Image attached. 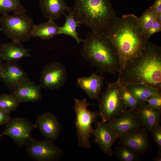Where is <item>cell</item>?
Here are the masks:
<instances>
[{
	"mask_svg": "<svg viewBox=\"0 0 161 161\" xmlns=\"http://www.w3.org/2000/svg\"><path fill=\"white\" fill-rule=\"evenodd\" d=\"M138 19L133 14L116 17L111 25L103 33L117 51L120 69L139 55L149 42L140 31Z\"/></svg>",
	"mask_w": 161,
	"mask_h": 161,
	"instance_id": "6da1fadb",
	"label": "cell"
},
{
	"mask_svg": "<svg viewBox=\"0 0 161 161\" xmlns=\"http://www.w3.org/2000/svg\"><path fill=\"white\" fill-rule=\"evenodd\" d=\"M117 80L123 86L146 84L161 90V48L148 42L141 53L120 70Z\"/></svg>",
	"mask_w": 161,
	"mask_h": 161,
	"instance_id": "7a4b0ae2",
	"label": "cell"
},
{
	"mask_svg": "<svg viewBox=\"0 0 161 161\" xmlns=\"http://www.w3.org/2000/svg\"><path fill=\"white\" fill-rule=\"evenodd\" d=\"M80 50L83 58L99 72L116 74L120 69L117 51L110 40L103 33L88 32Z\"/></svg>",
	"mask_w": 161,
	"mask_h": 161,
	"instance_id": "3957f363",
	"label": "cell"
},
{
	"mask_svg": "<svg viewBox=\"0 0 161 161\" xmlns=\"http://www.w3.org/2000/svg\"><path fill=\"white\" fill-rule=\"evenodd\" d=\"M72 12L80 24L102 33L116 17L110 0H75Z\"/></svg>",
	"mask_w": 161,
	"mask_h": 161,
	"instance_id": "277c9868",
	"label": "cell"
},
{
	"mask_svg": "<svg viewBox=\"0 0 161 161\" xmlns=\"http://www.w3.org/2000/svg\"><path fill=\"white\" fill-rule=\"evenodd\" d=\"M106 83V88L98 99V114L102 121L108 123L126 112L128 107L122 98L123 85L119 81Z\"/></svg>",
	"mask_w": 161,
	"mask_h": 161,
	"instance_id": "5b68a950",
	"label": "cell"
},
{
	"mask_svg": "<svg viewBox=\"0 0 161 161\" xmlns=\"http://www.w3.org/2000/svg\"><path fill=\"white\" fill-rule=\"evenodd\" d=\"M74 100L73 109L76 114L75 125L78 145L80 147L89 149L91 146L89 139L93 135L94 130L92 125L96 121L98 112L88 109V106L93 104L89 103L86 98H75Z\"/></svg>",
	"mask_w": 161,
	"mask_h": 161,
	"instance_id": "8992f818",
	"label": "cell"
},
{
	"mask_svg": "<svg viewBox=\"0 0 161 161\" xmlns=\"http://www.w3.org/2000/svg\"><path fill=\"white\" fill-rule=\"evenodd\" d=\"M1 30L12 41L27 42L32 37V32L35 25L33 19L25 13L2 14L0 16Z\"/></svg>",
	"mask_w": 161,
	"mask_h": 161,
	"instance_id": "52a82bcc",
	"label": "cell"
},
{
	"mask_svg": "<svg viewBox=\"0 0 161 161\" xmlns=\"http://www.w3.org/2000/svg\"><path fill=\"white\" fill-rule=\"evenodd\" d=\"M25 145L27 153L37 161H57L63 155V150L54 142L46 139L41 140L32 137Z\"/></svg>",
	"mask_w": 161,
	"mask_h": 161,
	"instance_id": "ba28073f",
	"label": "cell"
},
{
	"mask_svg": "<svg viewBox=\"0 0 161 161\" xmlns=\"http://www.w3.org/2000/svg\"><path fill=\"white\" fill-rule=\"evenodd\" d=\"M5 125V128L0 137H10L20 147L26 145L32 137V130L36 128L35 124L20 117L11 118Z\"/></svg>",
	"mask_w": 161,
	"mask_h": 161,
	"instance_id": "9c48e42d",
	"label": "cell"
},
{
	"mask_svg": "<svg viewBox=\"0 0 161 161\" xmlns=\"http://www.w3.org/2000/svg\"><path fill=\"white\" fill-rule=\"evenodd\" d=\"M67 72L65 67L58 62L47 64L42 69L39 78L40 85L46 89H59L65 83Z\"/></svg>",
	"mask_w": 161,
	"mask_h": 161,
	"instance_id": "30bf717a",
	"label": "cell"
},
{
	"mask_svg": "<svg viewBox=\"0 0 161 161\" xmlns=\"http://www.w3.org/2000/svg\"><path fill=\"white\" fill-rule=\"evenodd\" d=\"M119 142L126 145L140 154H143L150 146L147 130L140 127L119 135Z\"/></svg>",
	"mask_w": 161,
	"mask_h": 161,
	"instance_id": "8fae6325",
	"label": "cell"
},
{
	"mask_svg": "<svg viewBox=\"0 0 161 161\" xmlns=\"http://www.w3.org/2000/svg\"><path fill=\"white\" fill-rule=\"evenodd\" d=\"M95 123L96 128L93 134L95 142L104 153L109 156H112V146L119 135L107 123L102 120L96 121Z\"/></svg>",
	"mask_w": 161,
	"mask_h": 161,
	"instance_id": "7c38bea8",
	"label": "cell"
},
{
	"mask_svg": "<svg viewBox=\"0 0 161 161\" xmlns=\"http://www.w3.org/2000/svg\"><path fill=\"white\" fill-rule=\"evenodd\" d=\"M35 125L45 139L54 142L58 138L62 125L52 112H47L38 115Z\"/></svg>",
	"mask_w": 161,
	"mask_h": 161,
	"instance_id": "4fadbf2b",
	"label": "cell"
},
{
	"mask_svg": "<svg viewBox=\"0 0 161 161\" xmlns=\"http://www.w3.org/2000/svg\"><path fill=\"white\" fill-rule=\"evenodd\" d=\"M41 87L28 78L12 90V94L20 103L36 102L42 99Z\"/></svg>",
	"mask_w": 161,
	"mask_h": 161,
	"instance_id": "5bb4252c",
	"label": "cell"
},
{
	"mask_svg": "<svg viewBox=\"0 0 161 161\" xmlns=\"http://www.w3.org/2000/svg\"><path fill=\"white\" fill-rule=\"evenodd\" d=\"M107 123L119 135L142 126L135 110L130 109Z\"/></svg>",
	"mask_w": 161,
	"mask_h": 161,
	"instance_id": "9a60e30c",
	"label": "cell"
},
{
	"mask_svg": "<svg viewBox=\"0 0 161 161\" xmlns=\"http://www.w3.org/2000/svg\"><path fill=\"white\" fill-rule=\"evenodd\" d=\"M28 78L27 73L16 63L6 61L3 64L0 79L12 90Z\"/></svg>",
	"mask_w": 161,
	"mask_h": 161,
	"instance_id": "2e32d148",
	"label": "cell"
},
{
	"mask_svg": "<svg viewBox=\"0 0 161 161\" xmlns=\"http://www.w3.org/2000/svg\"><path fill=\"white\" fill-rule=\"evenodd\" d=\"M104 78L96 73L89 77L78 78L76 80L78 86L82 89L90 98L98 100L103 84Z\"/></svg>",
	"mask_w": 161,
	"mask_h": 161,
	"instance_id": "e0dca14e",
	"label": "cell"
},
{
	"mask_svg": "<svg viewBox=\"0 0 161 161\" xmlns=\"http://www.w3.org/2000/svg\"><path fill=\"white\" fill-rule=\"evenodd\" d=\"M30 50L19 42L12 41L2 43L0 44V58L2 61L16 63L24 58L30 57Z\"/></svg>",
	"mask_w": 161,
	"mask_h": 161,
	"instance_id": "ac0fdd59",
	"label": "cell"
},
{
	"mask_svg": "<svg viewBox=\"0 0 161 161\" xmlns=\"http://www.w3.org/2000/svg\"><path fill=\"white\" fill-rule=\"evenodd\" d=\"M39 6L42 13L48 20L54 21L59 19L72 8L67 6L64 0H40Z\"/></svg>",
	"mask_w": 161,
	"mask_h": 161,
	"instance_id": "d6986e66",
	"label": "cell"
},
{
	"mask_svg": "<svg viewBox=\"0 0 161 161\" xmlns=\"http://www.w3.org/2000/svg\"><path fill=\"white\" fill-rule=\"evenodd\" d=\"M142 126L151 132L155 126L159 124L161 120V110L154 108L147 104L140 106L135 110Z\"/></svg>",
	"mask_w": 161,
	"mask_h": 161,
	"instance_id": "ffe728a7",
	"label": "cell"
},
{
	"mask_svg": "<svg viewBox=\"0 0 161 161\" xmlns=\"http://www.w3.org/2000/svg\"><path fill=\"white\" fill-rule=\"evenodd\" d=\"M123 86L135 97L139 107L146 104L151 96L161 94V90L144 83H130Z\"/></svg>",
	"mask_w": 161,
	"mask_h": 161,
	"instance_id": "44dd1931",
	"label": "cell"
},
{
	"mask_svg": "<svg viewBox=\"0 0 161 161\" xmlns=\"http://www.w3.org/2000/svg\"><path fill=\"white\" fill-rule=\"evenodd\" d=\"M59 26L55 21L49 20L47 22L35 25L32 32V37L49 40L59 35Z\"/></svg>",
	"mask_w": 161,
	"mask_h": 161,
	"instance_id": "7402d4cb",
	"label": "cell"
},
{
	"mask_svg": "<svg viewBox=\"0 0 161 161\" xmlns=\"http://www.w3.org/2000/svg\"><path fill=\"white\" fill-rule=\"evenodd\" d=\"M65 14V21L64 24L59 27V34H64L70 36L74 38L78 44L83 42V40L79 38V33L77 31V27L80 24L76 20L72 12V9Z\"/></svg>",
	"mask_w": 161,
	"mask_h": 161,
	"instance_id": "603a6c76",
	"label": "cell"
},
{
	"mask_svg": "<svg viewBox=\"0 0 161 161\" xmlns=\"http://www.w3.org/2000/svg\"><path fill=\"white\" fill-rule=\"evenodd\" d=\"M26 11L20 0H0V14L21 13Z\"/></svg>",
	"mask_w": 161,
	"mask_h": 161,
	"instance_id": "cb8c5ba5",
	"label": "cell"
},
{
	"mask_svg": "<svg viewBox=\"0 0 161 161\" xmlns=\"http://www.w3.org/2000/svg\"><path fill=\"white\" fill-rule=\"evenodd\" d=\"M114 153L121 161H136L140 159V154L129 147L123 145L116 146Z\"/></svg>",
	"mask_w": 161,
	"mask_h": 161,
	"instance_id": "d4e9b609",
	"label": "cell"
},
{
	"mask_svg": "<svg viewBox=\"0 0 161 161\" xmlns=\"http://www.w3.org/2000/svg\"><path fill=\"white\" fill-rule=\"evenodd\" d=\"M156 16L157 15L150 7L147 9L141 16L138 18L139 27L140 32L144 36L153 22L156 20Z\"/></svg>",
	"mask_w": 161,
	"mask_h": 161,
	"instance_id": "484cf974",
	"label": "cell"
},
{
	"mask_svg": "<svg viewBox=\"0 0 161 161\" xmlns=\"http://www.w3.org/2000/svg\"><path fill=\"white\" fill-rule=\"evenodd\" d=\"M20 103L12 94L4 93L0 95V109L10 112L15 111Z\"/></svg>",
	"mask_w": 161,
	"mask_h": 161,
	"instance_id": "4316f807",
	"label": "cell"
},
{
	"mask_svg": "<svg viewBox=\"0 0 161 161\" xmlns=\"http://www.w3.org/2000/svg\"><path fill=\"white\" fill-rule=\"evenodd\" d=\"M122 96L125 104L129 109L135 110L138 108V102L135 97L123 86Z\"/></svg>",
	"mask_w": 161,
	"mask_h": 161,
	"instance_id": "83f0119b",
	"label": "cell"
},
{
	"mask_svg": "<svg viewBox=\"0 0 161 161\" xmlns=\"http://www.w3.org/2000/svg\"><path fill=\"white\" fill-rule=\"evenodd\" d=\"M153 139L158 148V154L161 155V127L160 124L156 125L151 131Z\"/></svg>",
	"mask_w": 161,
	"mask_h": 161,
	"instance_id": "f1b7e54d",
	"label": "cell"
},
{
	"mask_svg": "<svg viewBox=\"0 0 161 161\" xmlns=\"http://www.w3.org/2000/svg\"><path fill=\"white\" fill-rule=\"evenodd\" d=\"M161 23L155 20L147 31L144 35L145 38L147 41L154 34L161 32Z\"/></svg>",
	"mask_w": 161,
	"mask_h": 161,
	"instance_id": "f546056e",
	"label": "cell"
},
{
	"mask_svg": "<svg viewBox=\"0 0 161 161\" xmlns=\"http://www.w3.org/2000/svg\"><path fill=\"white\" fill-rule=\"evenodd\" d=\"M147 104L154 108L161 110V94L151 96L148 100Z\"/></svg>",
	"mask_w": 161,
	"mask_h": 161,
	"instance_id": "4dcf8cb0",
	"label": "cell"
},
{
	"mask_svg": "<svg viewBox=\"0 0 161 161\" xmlns=\"http://www.w3.org/2000/svg\"><path fill=\"white\" fill-rule=\"evenodd\" d=\"M10 112L0 109V126L5 124L11 118Z\"/></svg>",
	"mask_w": 161,
	"mask_h": 161,
	"instance_id": "1f68e13d",
	"label": "cell"
},
{
	"mask_svg": "<svg viewBox=\"0 0 161 161\" xmlns=\"http://www.w3.org/2000/svg\"><path fill=\"white\" fill-rule=\"evenodd\" d=\"M151 7L157 15L161 13V0H155Z\"/></svg>",
	"mask_w": 161,
	"mask_h": 161,
	"instance_id": "d6a6232c",
	"label": "cell"
},
{
	"mask_svg": "<svg viewBox=\"0 0 161 161\" xmlns=\"http://www.w3.org/2000/svg\"><path fill=\"white\" fill-rule=\"evenodd\" d=\"M156 20L157 21L161 23V13L157 15Z\"/></svg>",
	"mask_w": 161,
	"mask_h": 161,
	"instance_id": "836d02e7",
	"label": "cell"
},
{
	"mask_svg": "<svg viewBox=\"0 0 161 161\" xmlns=\"http://www.w3.org/2000/svg\"><path fill=\"white\" fill-rule=\"evenodd\" d=\"M153 160L154 161H161V155H158V156L154 157L153 159Z\"/></svg>",
	"mask_w": 161,
	"mask_h": 161,
	"instance_id": "e575fe53",
	"label": "cell"
},
{
	"mask_svg": "<svg viewBox=\"0 0 161 161\" xmlns=\"http://www.w3.org/2000/svg\"><path fill=\"white\" fill-rule=\"evenodd\" d=\"M2 61L1 60L0 58V76L1 73V71L2 69L3 64L2 63Z\"/></svg>",
	"mask_w": 161,
	"mask_h": 161,
	"instance_id": "d590c367",
	"label": "cell"
}]
</instances>
